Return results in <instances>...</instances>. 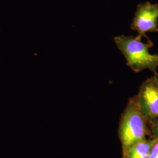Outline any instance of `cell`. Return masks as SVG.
I'll return each mask as SVG.
<instances>
[{"label": "cell", "instance_id": "7", "mask_svg": "<svg viewBox=\"0 0 158 158\" xmlns=\"http://www.w3.org/2000/svg\"><path fill=\"white\" fill-rule=\"evenodd\" d=\"M149 158H158V140L156 139L151 150Z\"/></svg>", "mask_w": 158, "mask_h": 158}, {"label": "cell", "instance_id": "8", "mask_svg": "<svg viewBox=\"0 0 158 158\" xmlns=\"http://www.w3.org/2000/svg\"><path fill=\"white\" fill-rule=\"evenodd\" d=\"M153 83L156 86V87L158 89V73L156 72L155 73H154V75L152 77H151Z\"/></svg>", "mask_w": 158, "mask_h": 158}, {"label": "cell", "instance_id": "2", "mask_svg": "<svg viewBox=\"0 0 158 158\" xmlns=\"http://www.w3.org/2000/svg\"><path fill=\"white\" fill-rule=\"evenodd\" d=\"M115 45L124 55L127 65L136 73L149 69L156 73L158 68V53L151 54L149 49L153 46L152 40L143 42L142 38L134 36L121 35L114 38Z\"/></svg>", "mask_w": 158, "mask_h": 158}, {"label": "cell", "instance_id": "4", "mask_svg": "<svg viewBox=\"0 0 158 158\" xmlns=\"http://www.w3.org/2000/svg\"><path fill=\"white\" fill-rule=\"evenodd\" d=\"M136 96L142 114L148 122L158 119V89L151 77L142 83Z\"/></svg>", "mask_w": 158, "mask_h": 158}, {"label": "cell", "instance_id": "5", "mask_svg": "<svg viewBox=\"0 0 158 158\" xmlns=\"http://www.w3.org/2000/svg\"><path fill=\"white\" fill-rule=\"evenodd\" d=\"M156 139L150 138L131 147L122 154V158H149L151 150Z\"/></svg>", "mask_w": 158, "mask_h": 158}, {"label": "cell", "instance_id": "6", "mask_svg": "<svg viewBox=\"0 0 158 158\" xmlns=\"http://www.w3.org/2000/svg\"><path fill=\"white\" fill-rule=\"evenodd\" d=\"M150 138L158 140V119L148 122Z\"/></svg>", "mask_w": 158, "mask_h": 158}, {"label": "cell", "instance_id": "3", "mask_svg": "<svg viewBox=\"0 0 158 158\" xmlns=\"http://www.w3.org/2000/svg\"><path fill=\"white\" fill-rule=\"evenodd\" d=\"M131 29L138 32V37L147 40H149L148 32L158 33V4L146 2L138 4Z\"/></svg>", "mask_w": 158, "mask_h": 158}, {"label": "cell", "instance_id": "1", "mask_svg": "<svg viewBox=\"0 0 158 158\" xmlns=\"http://www.w3.org/2000/svg\"><path fill=\"white\" fill-rule=\"evenodd\" d=\"M118 135L122 154L149 136L148 122L142 114L136 95L128 100L121 116Z\"/></svg>", "mask_w": 158, "mask_h": 158}]
</instances>
